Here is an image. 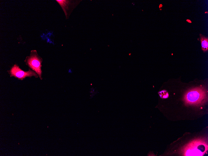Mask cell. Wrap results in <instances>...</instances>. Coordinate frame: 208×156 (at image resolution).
<instances>
[{
  "instance_id": "cell-3",
  "label": "cell",
  "mask_w": 208,
  "mask_h": 156,
  "mask_svg": "<svg viewBox=\"0 0 208 156\" xmlns=\"http://www.w3.org/2000/svg\"><path fill=\"white\" fill-rule=\"evenodd\" d=\"M25 61L27 64L35 71L41 78L42 59L38 56L36 51H31L30 56L26 58Z\"/></svg>"
},
{
  "instance_id": "cell-2",
  "label": "cell",
  "mask_w": 208,
  "mask_h": 156,
  "mask_svg": "<svg viewBox=\"0 0 208 156\" xmlns=\"http://www.w3.org/2000/svg\"><path fill=\"white\" fill-rule=\"evenodd\" d=\"M208 149L207 143L202 139L193 140L183 149L185 156H202Z\"/></svg>"
},
{
  "instance_id": "cell-5",
  "label": "cell",
  "mask_w": 208,
  "mask_h": 156,
  "mask_svg": "<svg viewBox=\"0 0 208 156\" xmlns=\"http://www.w3.org/2000/svg\"><path fill=\"white\" fill-rule=\"evenodd\" d=\"M56 1L61 7L65 13L66 18H67L69 11L70 10V8H71L70 6L71 5L70 1L66 0H56Z\"/></svg>"
},
{
  "instance_id": "cell-4",
  "label": "cell",
  "mask_w": 208,
  "mask_h": 156,
  "mask_svg": "<svg viewBox=\"0 0 208 156\" xmlns=\"http://www.w3.org/2000/svg\"><path fill=\"white\" fill-rule=\"evenodd\" d=\"M10 73L11 76L21 79H22L27 77L37 76L34 71L29 70L28 71L25 72L21 70L19 67L16 64L12 67Z\"/></svg>"
},
{
  "instance_id": "cell-6",
  "label": "cell",
  "mask_w": 208,
  "mask_h": 156,
  "mask_svg": "<svg viewBox=\"0 0 208 156\" xmlns=\"http://www.w3.org/2000/svg\"><path fill=\"white\" fill-rule=\"evenodd\" d=\"M200 40L201 42V48L204 52L208 51V38L200 34Z\"/></svg>"
},
{
  "instance_id": "cell-1",
  "label": "cell",
  "mask_w": 208,
  "mask_h": 156,
  "mask_svg": "<svg viewBox=\"0 0 208 156\" xmlns=\"http://www.w3.org/2000/svg\"><path fill=\"white\" fill-rule=\"evenodd\" d=\"M207 97L206 91L204 88L198 87L187 92L184 95V100L187 104L199 105L206 102Z\"/></svg>"
}]
</instances>
